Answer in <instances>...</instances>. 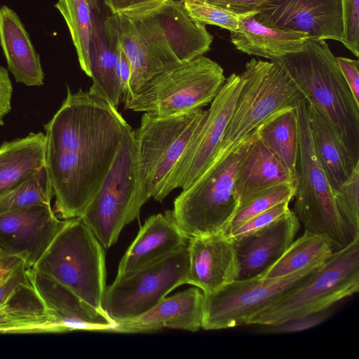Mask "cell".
<instances>
[{
	"instance_id": "6da1fadb",
	"label": "cell",
	"mask_w": 359,
	"mask_h": 359,
	"mask_svg": "<svg viewBox=\"0 0 359 359\" xmlns=\"http://www.w3.org/2000/svg\"><path fill=\"white\" fill-rule=\"evenodd\" d=\"M129 127L116 107L89 91L72 93L67 87L61 106L43 126L45 166L59 218L83 215Z\"/></svg>"
},
{
	"instance_id": "7a4b0ae2",
	"label": "cell",
	"mask_w": 359,
	"mask_h": 359,
	"mask_svg": "<svg viewBox=\"0 0 359 359\" xmlns=\"http://www.w3.org/2000/svg\"><path fill=\"white\" fill-rule=\"evenodd\" d=\"M103 25L114 34L130 64L123 100L155 75L203 55L213 41L205 25L189 16L182 0H168L128 14H111Z\"/></svg>"
},
{
	"instance_id": "3957f363",
	"label": "cell",
	"mask_w": 359,
	"mask_h": 359,
	"mask_svg": "<svg viewBox=\"0 0 359 359\" xmlns=\"http://www.w3.org/2000/svg\"><path fill=\"white\" fill-rule=\"evenodd\" d=\"M273 61L325 118L353 163H359V104L325 41L308 39L300 50Z\"/></svg>"
},
{
	"instance_id": "277c9868",
	"label": "cell",
	"mask_w": 359,
	"mask_h": 359,
	"mask_svg": "<svg viewBox=\"0 0 359 359\" xmlns=\"http://www.w3.org/2000/svg\"><path fill=\"white\" fill-rule=\"evenodd\" d=\"M240 75L243 79V87L209 166L224 160L271 116L284 109L296 108L304 97L277 62L252 58L245 65Z\"/></svg>"
},
{
	"instance_id": "5b68a950",
	"label": "cell",
	"mask_w": 359,
	"mask_h": 359,
	"mask_svg": "<svg viewBox=\"0 0 359 359\" xmlns=\"http://www.w3.org/2000/svg\"><path fill=\"white\" fill-rule=\"evenodd\" d=\"M104 247L83 219H63L34 268L65 285L100 311L106 289Z\"/></svg>"
},
{
	"instance_id": "8992f818",
	"label": "cell",
	"mask_w": 359,
	"mask_h": 359,
	"mask_svg": "<svg viewBox=\"0 0 359 359\" xmlns=\"http://www.w3.org/2000/svg\"><path fill=\"white\" fill-rule=\"evenodd\" d=\"M255 133L224 160L209 166L175 198L170 212L189 238L226 231L239 206L236 176Z\"/></svg>"
},
{
	"instance_id": "52a82bcc",
	"label": "cell",
	"mask_w": 359,
	"mask_h": 359,
	"mask_svg": "<svg viewBox=\"0 0 359 359\" xmlns=\"http://www.w3.org/2000/svg\"><path fill=\"white\" fill-rule=\"evenodd\" d=\"M298 151L292 212L305 230L327 239L337 250L354 238L341 217L325 173L317 157L307 115V100L296 107Z\"/></svg>"
},
{
	"instance_id": "ba28073f",
	"label": "cell",
	"mask_w": 359,
	"mask_h": 359,
	"mask_svg": "<svg viewBox=\"0 0 359 359\" xmlns=\"http://www.w3.org/2000/svg\"><path fill=\"white\" fill-rule=\"evenodd\" d=\"M359 290V236L305 281L257 313L248 325H277L330 308Z\"/></svg>"
},
{
	"instance_id": "9c48e42d",
	"label": "cell",
	"mask_w": 359,
	"mask_h": 359,
	"mask_svg": "<svg viewBox=\"0 0 359 359\" xmlns=\"http://www.w3.org/2000/svg\"><path fill=\"white\" fill-rule=\"evenodd\" d=\"M206 110L158 116L145 112L133 130L137 161V199L155 198L181 158Z\"/></svg>"
},
{
	"instance_id": "30bf717a",
	"label": "cell",
	"mask_w": 359,
	"mask_h": 359,
	"mask_svg": "<svg viewBox=\"0 0 359 359\" xmlns=\"http://www.w3.org/2000/svg\"><path fill=\"white\" fill-rule=\"evenodd\" d=\"M225 79L220 65L201 55L155 75L126 97L124 106L158 116L201 109L213 100Z\"/></svg>"
},
{
	"instance_id": "8fae6325",
	"label": "cell",
	"mask_w": 359,
	"mask_h": 359,
	"mask_svg": "<svg viewBox=\"0 0 359 359\" xmlns=\"http://www.w3.org/2000/svg\"><path fill=\"white\" fill-rule=\"evenodd\" d=\"M137 161L130 126L97 194L81 217L104 248L115 244L123 229L138 217Z\"/></svg>"
},
{
	"instance_id": "7c38bea8",
	"label": "cell",
	"mask_w": 359,
	"mask_h": 359,
	"mask_svg": "<svg viewBox=\"0 0 359 359\" xmlns=\"http://www.w3.org/2000/svg\"><path fill=\"white\" fill-rule=\"evenodd\" d=\"M324 262L280 277L236 280L216 291L203 292L201 327L211 330L248 325L254 316L302 284Z\"/></svg>"
},
{
	"instance_id": "4fadbf2b",
	"label": "cell",
	"mask_w": 359,
	"mask_h": 359,
	"mask_svg": "<svg viewBox=\"0 0 359 359\" xmlns=\"http://www.w3.org/2000/svg\"><path fill=\"white\" fill-rule=\"evenodd\" d=\"M188 243L165 257L106 287L102 306L115 322L126 321L151 309L178 286L187 284Z\"/></svg>"
},
{
	"instance_id": "5bb4252c",
	"label": "cell",
	"mask_w": 359,
	"mask_h": 359,
	"mask_svg": "<svg viewBox=\"0 0 359 359\" xmlns=\"http://www.w3.org/2000/svg\"><path fill=\"white\" fill-rule=\"evenodd\" d=\"M243 79L235 73L226 78L193 134L181 158L154 198L162 201L177 188L186 189L208 168L222 142Z\"/></svg>"
},
{
	"instance_id": "9a60e30c",
	"label": "cell",
	"mask_w": 359,
	"mask_h": 359,
	"mask_svg": "<svg viewBox=\"0 0 359 359\" xmlns=\"http://www.w3.org/2000/svg\"><path fill=\"white\" fill-rule=\"evenodd\" d=\"M255 16L265 25L306 34L309 39L341 41V0H266Z\"/></svg>"
},
{
	"instance_id": "2e32d148",
	"label": "cell",
	"mask_w": 359,
	"mask_h": 359,
	"mask_svg": "<svg viewBox=\"0 0 359 359\" xmlns=\"http://www.w3.org/2000/svg\"><path fill=\"white\" fill-rule=\"evenodd\" d=\"M63 219L51 205H36L0 213V251L25 259L34 266L59 231Z\"/></svg>"
},
{
	"instance_id": "e0dca14e",
	"label": "cell",
	"mask_w": 359,
	"mask_h": 359,
	"mask_svg": "<svg viewBox=\"0 0 359 359\" xmlns=\"http://www.w3.org/2000/svg\"><path fill=\"white\" fill-rule=\"evenodd\" d=\"M31 281L61 332H113L116 322L105 311L93 307L69 288L55 280L29 269Z\"/></svg>"
},
{
	"instance_id": "ac0fdd59",
	"label": "cell",
	"mask_w": 359,
	"mask_h": 359,
	"mask_svg": "<svg viewBox=\"0 0 359 359\" xmlns=\"http://www.w3.org/2000/svg\"><path fill=\"white\" fill-rule=\"evenodd\" d=\"M188 250L187 284L208 293L238 279L239 265L233 239L225 231L189 238Z\"/></svg>"
},
{
	"instance_id": "d6986e66",
	"label": "cell",
	"mask_w": 359,
	"mask_h": 359,
	"mask_svg": "<svg viewBox=\"0 0 359 359\" xmlns=\"http://www.w3.org/2000/svg\"><path fill=\"white\" fill-rule=\"evenodd\" d=\"M300 223L292 212L248 234L233 238L239 265L237 280L262 276L294 240Z\"/></svg>"
},
{
	"instance_id": "ffe728a7",
	"label": "cell",
	"mask_w": 359,
	"mask_h": 359,
	"mask_svg": "<svg viewBox=\"0 0 359 359\" xmlns=\"http://www.w3.org/2000/svg\"><path fill=\"white\" fill-rule=\"evenodd\" d=\"M203 292L191 287L160 302L143 314L133 319L117 322L113 332L140 333L163 328L196 332L201 328Z\"/></svg>"
},
{
	"instance_id": "44dd1931",
	"label": "cell",
	"mask_w": 359,
	"mask_h": 359,
	"mask_svg": "<svg viewBox=\"0 0 359 359\" xmlns=\"http://www.w3.org/2000/svg\"><path fill=\"white\" fill-rule=\"evenodd\" d=\"M189 239L175 223L170 210L151 215L121 258L116 279L165 257L187 245Z\"/></svg>"
},
{
	"instance_id": "7402d4cb",
	"label": "cell",
	"mask_w": 359,
	"mask_h": 359,
	"mask_svg": "<svg viewBox=\"0 0 359 359\" xmlns=\"http://www.w3.org/2000/svg\"><path fill=\"white\" fill-rule=\"evenodd\" d=\"M0 44L16 82L27 86L43 84L39 55L20 18L7 6L0 8Z\"/></svg>"
},
{
	"instance_id": "603a6c76",
	"label": "cell",
	"mask_w": 359,
	"mask_h": 359,
	"mask_svg": "<svg viewBox=\"0 0 359 359\" xmlns=\"http://www.w3.org/2000/svg\"><path fill=\"white\" fill-rule=\"evenodd\" d=\"M255 13H243L238 29L230 32L231 43L243 53L273 61L300 50L309 39L306 34L265 25L256 19Z\"/></svg>"
},
{
	"instance_id": "cb8c5ba5",
	"label": "cell",
	"mask_w": 359,
	"mask_h": 359,
	"mask_svg": "<svg viewBox=\"0 0 359 359\" xmlns=\"http://www.w3.org/2000/svg\"><path fill=\"white\" fill-rule=\"evenodd\" d=\"M283 182L296 184V177L255 133L236 176L234 189L239 205L252 195Z\"/></svg>"
},
{
	"instance_id": "d4e9b609",
	"label": "cell",
	"mask_w": 359,
	"mask_h": 359,
	"mask_svg": "<svg viewBox=\"0 0 359 359\" xmlns=\"http://www.w3.org/2000/svg\"><path fill=\"white\" fill-rule=\"evenodd\" d=\"M32 283L0 304V333H59Z\"/></svg>"
},
{
	"instance_id": "484cf974",
	"label": "cell",
	"mask_w": 359,
	"mask_h": 359,
	"mask_svg": "<svg viewBox=\"0 0 359 359\" xmlns=\"http://www.w3.org/2000/svg\"><path fill=\"white\" fill-rule=\"evenodd\" d=\"M45 142L39 132L0 145V196L45 165Z\"/></svg>"
},
{
	"instance_id": "4316f807",
	"label": "cell",
	"mask_w": 359,
	"mask_h": 359,
	"mask_svg": "<svg viewBox=\"0 0 359 359\" xmlns=\"http://www.w3.org/2000/svg\"><path fill=\"white\" fill-rule=\"evenodd\" d=\"M307 115L314 149L333 193L346 181L357 164L325 118L308 102Z\"/></svg>"
},
{
	"instance_id": "83f0119b",
	"label": "cell",
	"mask_w": 359,
	"mask_h": 359,
	"mask_svg": "<svg viewBox=\"0 0 359 359\" xmlns=\"http://www.w3.org/2000/svg\"><path fill=\"white\" fill-rule=\"evenodd\" d=\"M118 41L105 25H102L93 39L90 54V75L93 83L90 93L99 97L114 107L123 98V92L117 74Z\"/></svg>"
},
{
	"instance_id": "f1b7e54d",
	"label": "cell",
	"mask_w": 359,
	"mask_h": 359,
	"mask_svg": "<svg viewBox=\"0 0 359 359\" xmlns=\"http://www.w3.org/2000/svg\"><path fill=\"white\" fill-rule=\"evenodd\" d=\"M255 135L296 177L298 120L296 108L280 111L265 121Z\"/></svg>"
},
{
	"instance_id": "f546056e",
	"label": "cell",
	"mask_w": 359,
	"mask_h": 359,
	"mask_svg": "<svg viewBox=\"0 0 359 359\" xmlns=\"http://www.w3.org/2000/svg\"><path fill=\"white\" fill-rule=\"evenodd\" d=\"M95 0H58L55 7L65 19L75 47L79 65L90 75V54L97 28L92 11Z\"/></svg>"
},
{
	"instance_id": "4dcf8cb0",
	"label": "cell",
	"mask_w": 359,
	"mask_h": 359,
	"mask_svg": "<svg viewBox=\"0 0 359 359\" xmlns=\"http://www.w3.org/2000/svg\"><path fill=\"white\" fill-rule=\"evenodd\" d=\"M332 244L325 238L306 230L294 241L283 255L259 278L286 276L318 262H325L333 253Z\"/></svg>"
},
{
	"instance_id": "1f68e13d",
	"label": "cell",
	"mask_w": 359,
	"mask_h": 359,
	"mask_svg": "<svg viewBox=\"0 0 359 359\" xmlns=\"http://www.w3.org/2000/svg\"><path fill=\"white\" fill-rule=\"evenodd\" d=\"M54 197L46 166L0 196V213L36 205H51Z\"/></svg>"
},
{
	"instance_id": "d6a6232c",
	"label": "cell",
	"mask_w": 359,
	"mask_h": 359,
	"mask_svg": "<svg viewBox=\"0 0 359 359\" xmlns=\"http://www.w3.org/2000/svg\"><path fill=\"white\" fill-rule=\"evenodd\" d=\"M295 184L283 182L262 190L240 203L229 227V233L257 215L285 201H290L295 194Z\"/></svg>"
},
{
	"instance_id": "836d02e7",
	"label": "cell",
	"mask_w": 359,
	"mask_h": 359,
	"mask_svg": "<svg viewBox=\"0 0 359 359\" xmlns=\"http://www.w3.org/2000/svg\"><path fill=\"white\" fill-rule=\"evenodd\" d=\"M337 210L353 238L359 236V163L342 185L333 191Z\"/></svg>"
},
{
	"instance_id": "e575fe53",
	"label": "cell",
	"mask_w": 359,
	"mask_h": 359,
	"mask_svg": "<svg viewBox=\"0 0 359 359\" xmlns=\"http://www.w3.org/2000/svg\"><path fill=\"white\" fill-rule=\"evenodd\" d=\"M26 260L0 251V304L17 290L31 285Z\"/></svg>"
},
{
	"instance_id": "d590c367",
	"label": "cell",
	"mask_w": 359,
	"mask_h": 359,
	"mask_svg": "<svg viewBox=\"0 0 359 359\" xmlns=\"http://www.w3.org/2000/svg\"><path fill=\"white\" fill-rule=\"evenodd\" d=\"M189 16L197 22L216 25L231 32L238 29L243 14L231 12L205 0H182Z\"/></svg>"
},
{
	"instance_id": "8d00e7d4",
	"label": "cell",
	"mask_w": 359,
	"mask_h": 359,
	"mask_svg": "<svg viewBox=\"0 0 359 359\" xmlns=\"http://www.w3.org/2000/svg\"><path fill=\"white\" fill-rule=\"evenodd\" d=\"M343 34L341 43L359 56V0H341Z\"/></svg>"
},
{
	"instance_id": "74e56055",
	"label": "cell",
	"mask_w": 359,
	"mask_h": 359,
	"mask_svg": "<svg viewBox=\"0 0 359 359\" xmlns=\"http://www.w3.org/2000/svg\"><path fill=\"white\" fill-rule=\"evenodd\" d=\"M333 313L330 308L277 325H264L257 331L261 333H293L309 330L322 323Z\"/></svg>"
},
{
	"instance_id": "f35d334b",
	"label": "cell",
	"mask_w": 359,
	"mask_h": 359,
	"mask_svg": "<svg viewBox=\"0 0 359 359\" xmlns=\"http://www.w3.org/2000/svg\"><path fill=\"white\" fill-rule=\"evenodd\" d=\"M290 201H285L262 213L257 215L241 225L232 229L228 235L232 238H238L257 231L271 224L273 221L290 212Z\"/></svg>"
},
{
	"instance_id": "ab89813d",
	"label": "cell",
	"mask_w": 359,
	"mask_h": 359,
	"mask_svg": "<svg viewBox=\"0 0 359 359\" xmlns=\"http://www.w3.org/2000/svg\"><path fill=\"white\" fill-rule=\"evenodd\" d=\"M168 0H104L111 14H128L158 6Z\"/></svg>"
},
{
	"instance_id": "60d3db41",
	"label": "cell",
	"mask_w": 359,
	"mask_h": 359,
	"mask_svg": "<svg viewBox=\"0 0 359 359\" xmlns=\"http://www.w3.org/2000/svg\"><path fill=\"white\" fill-rule=\"evenodd\" d=\"M336 57L344 79L359 104V61L345 57Z\"/></svg>"
},
{
	"instance_id": "b9f144b4",
	"label": "cell",
	"mask_w": 359,
	"mask_h": 359,
	"mask_svg": "<svg viewBox=\"0 0 359 359\" xmlns=\"http://www.w3.org/2000/svg\"><path fill=\"white\" fill-rule=\"evenodd\" d=\"M13 85L8 71L0 65V126L4 125V117L11 110Z\"/></svg>"
},
{
	"instance_id": "7bdbcfd3",
	"label": "cell",
	"mask_w": 359,
	"mask_h": 359,
	"mask_svg": "<svg viewBox=\"0 0 359 359\" xmlns=\"http://www.w3.org/2000/svg\"><path fill=\"white\" fill-rule=\"evenodd\" d=\"M231 12L243 14L256 11L266 0H205Z\"/></svg>"
},
{
	"instance_id": "ee69618b",
	"label": "cell",
	"mask_w": 359,
	"mask_h": 359,
	"mask_svg": "<svg viewBox=\"0 0 359 359\" xmlns=\"http://www.w3.org/2000/svg\"><path fill=\"white\" fill-rule=\"evenodd\" d=\"M117 74L123 92V98H124L128 90L129 82L131 76V67L128 57L118 42Z\"/></svg>"
}]
</instances>
